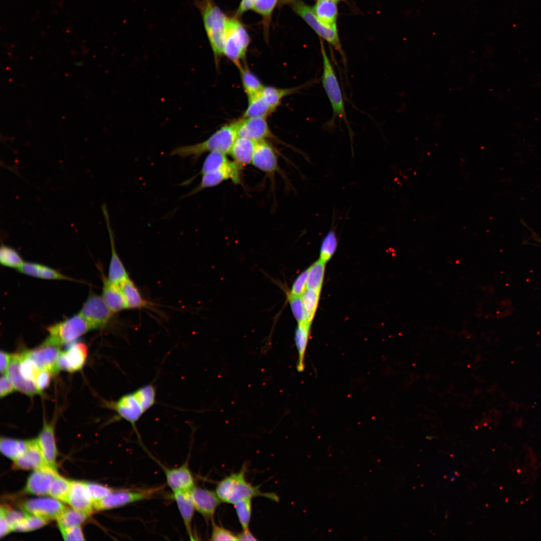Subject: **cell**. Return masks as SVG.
Returning <instances> with one entry per match:
<instances>
[{"label":"cell","instance_id":"22","mask_svg":"<svg viewBox=\"0 0 541 541\" xmlns=\"http://www.w3.org/2000/svg\"><path fill=\"white\" fill-rule=\"evenodd\" d=\"M20 354H13L11 362L5 373L16 390L28 396L41 393L34 381L25 379L19 370Z\"/></svg>","mask_w":541,"mask_h":541},{"label":"cell","instance_id":"40","mask_svg":"<svg viewBox=\"0 0 541 541\" xmlns=\"http://www.w3.org/2000/svg\"><path fill=\"white\" fill-rule=\"evenodd\" d=\"M227 154L219 151H214L208 154L205 158L199 174L201 175L214 171L229 161Z\"/></svg>","mask_w":541,"mask_h":541},{"label":"cell","instance_id":"29","mask_svg":"<svg viewBox=\"0 0 541 541\" xmlns=\"http://www.w3.org/2000/svg\"><path fill=\"white\" fill-rule=\"evenodd\" d=\"M26 275L45 280H73L56 269L45 265L32 262H24L18 269Z\"/></svg>","mask_w":541,"mask_h":541},{"label":"cell","instance_id":"26","mask_svg":"<svg viewBox=\"0 0 541 541\" xmlns=\"http://www.w3.org/2000/svg\"><path fill=\"white\" fill-rule=\"evenodd\" d=\"M190 491L173 493V498L176 502L187 532L190 539H193L192 524L195 508Z\"/></svg>","mask_w":541,"mask_h":541},{"label":"cell","instance_id":"58","mask_svg":"<svg viewBox=\"0 0 541 541\" xmlns=\"http://www.w3.org/2000/svg\"><path fill=\"white\" fill-rule=\"evenodd\" d=\"M334 1V2H335L337 3V2H339V1H340L341 0H317V1Z\"/></svg>","mask_w":541,"mask_h":541},{"label":"cell","instance_id":"44","mask_svg":"<svg viewBox=\"0 0 541 541\" xmlns=\"http://www.w3.org/2000/svg\"><path fill=\"white\" fill-rule=\"evenodd\" d=\"M234 506L243 530L248 529L251 514V498L241 500L234 504Z\"/></svg>","mask_w":541,"mask_h":541},{"label":"cell","instance_id":"25","mask_svg":"<svg viewBox=\"0 0 541 541\" xmlns=\"http://www.w3.org/2000/svg\"><path fill=\"white\" fill-rule=\"evenodd\" d=\"M102 280V297L111 311L115 314L127 309L125 297L120 286L113 283L105 276H103Z\"/></svg>","mask_w":541,"mask_h":541},{"label":"cell","instance_id":"2","mask_svg":"<svg viewBox=\"0 0 541 541\" xmlns=\"http://www.w3.org/2000/svg\"><path fill=\"white\" fill-rule=\"evenodd\" d=\"M237 137V121H235L223 125L202 142L174 148L169 155L182 158L189 157L193 162H196L202 154L206 152L219 151L228 154Z\"/></svg>","mask_w":541,"mask_h":541},{"label":"cell","instance_id":"52","mask_svg":"<svg viewBox=\"0 0 541 541\" xmlns=\"http://www.w3.org/2000/svg\"><path fill=\"white\" fill-rule=\"evenodd\" d=\"M65 540H84L85 539L80 525L60 528Z\"/></svg>","mask_w":541,"mask_h":541},{"label":"cell","instance_id":"43","mask_svg":"<svg viewBox=\"0 0 541 541\" xmlns=\"http://www.w3.org/2000/svg\"><path fill=\"white\" fill-rule=\"evenodd\" d=\"M278 0H256L252 9L263 19L265 33L268 31L273 12Z\"/></svg>","mask_w":541,"mask_h":541},{"label":"cell","instance_id":"18","mask_svg":"<svg viewBox=\"0 0 541 541\" xmlns=\"http://www.w3.org/2000/svg\"><path fill=\"white\" fill-rule=\"evenodd\" d=\"M39 369L48 370L54 374L59 372L57 361L61 352L59 347L43 343L36 349L24 352Z\"/></svg>","mask_w":541,"mask_h":541},{"label":"cell","instance_id":"50","mask_svg":"<svg viewBox=\"0 0 541 541\" xmlns=\"http://www.w3.org/2000/svg\"><path fill=\"white\" fill-rule=\"evenodd\" d=\"M309 268L303 272L294 282L290 292L292 295L302 296L307 289Z\"/></svg>","mask_w":541,"mask_h":541},{"label":"cell","instance_id":"12","mask_svg":"<svg viewBox=\"0 0 541 541\" xmlns=\"http://www.w3.org/2000/svg\"><path fill=\"white\" fill-rule=\"evenodd\" d=\"M22 507L30 514L42 517L48 520L57 519L66 509L59 500L54 497L30 499L22 503Z\"/></svg>","mask_w":541,"mask_h":541},{"label":"cell","instance_id":"28","mask_svg":"<svg viewBox=\"0 0 541 541\" xmlns=\"http://www.w3.org/2000/svg\"><path fill=\"white\" fill-rule=\"evenodd\" d=\"M313 80L306 83L291 88H278L272 86H264L260 92V96L274 112L280 105L282 99L286 96L299 92L300 90L309 86L314 83Z\"/></svg>","mask_w":541,"mask_h":541},{"label":"cell","instance_id":"21","mask_svg":"<svg viewBox=\"0 0 541 541\" xmlns=\"http://www.w3.org/2000/svg\"><path fill=\"white\" fill-rule=\"evenodd\" d=\"M17 469H36L46 464L37 439L28 441L26 450L14 460Z\"/></svg>","mask_w":541,"mask_h":541},{"label":"cell","instance_id":"46","mask_svg":"<svg viewBox=\"0 0 541 541\" xmlns=\"http://www.w3.org/2000/svg\"><path fill=\"white\" fill-rule=\"evenodd\" d=\"M288 299L293 314L298 323L302 322L309 323L307 321V314L302 296H295L289 293L288 294Z\"/></svg>","mask_w":541,"mask_h":541},{"label":"cell","instance_id":"13","mask_svg":"<svg viewBox=\"0 0 541 541\" xmlns=\"http://www.w3.org/2000/svg\"><path fill=\"white\" fill-rule=\"evenodd\" d=\"M110 238L111 255L108 268V279L117 285H121L129 278L128 272L121 260L115 248L114 236L111 226L109 215L106 204L101 206Z\"/></svg>","mask_w":541,"mask_h":541},{"label":"cell","instance_id":"34","mask_svg":"<svg viewBox=\"0 0 541 541\" xmlns=\"http://www.w3.org/2000/svg\"><path fill=\"white\" fill-rule=\"evenodd\" d=\"M248 106L243 118L264 117L273 112L260 96V93L248 98Z\"/></svg>","mask_w":541,"mask_h":541},{"label":"cell","instance_id":"3","mask_svg":"<svg viewBox=\"0 0 541 541\" xmlns=\"http://www.w3.org/2000/svg\"><path fill=\"white\" fill-rule=\"evenodd\" d=\"M195 4L201 13L215 65L218 67L224 55L228 18L213 0H197Z\"/></svg>","mask_w":541,"mask_h":541},{"label":"cell","instance_id":"27","mask_svg":"<svg viewBox=\"0 0 541 541\" xmlns=\"http://www.w3.org/2000/svg\"><path fill=\"white\" fill-rule=\"evenodd\" d=\"M256 142L246 137L238 136L229 154L233 160L243 168L251 164Z\"/></svg>","mask_w":541,"mask_h":541},{"label":"cell","instance_id":"11","mask_svg":"<svg viewBox=\"0 0 541 541\" xmlns=\"http://www.w3.org/2000/svg\"><path fill=\"white\" fill-rule=\"evenodd\" d=\"M79 314L90 324L93 329L105 327L114 315L102 296L95 294L88 297Z\"/></svg>","mask_w":541,"mask_h":541},{"label":"cell","instance_id":"51","mask_svg":"<svg viewBox=\"0 0 541 541\" xmlns=\"http://www.w3.org/2000/svg\"><path fill=\"white\" fill-rule=\"evenodd\" d=\"M53 374L48 370L39 369L36 375L35 383L41 393L49 385Z\"/></svg>","mask_w":541,"mask_h":541},{"label":"cell","instance_id":"8","mask_svg":"<svg viewBox=\"0 0 541 541\" xmlns=\"http://www.w3.org/2000/svg\"><path fill=\"white\" fill-rule=\"evenodd\" d=\"M161 489V486H158L144 489L114 490L106 497L94 502L93 508L97 510H104L122 507L150 499Z\"/></svg>","mask_w":541,"mask_h":541},{"label":"cell","instance_id":"38","mask_svg":"<svg viewBox=\"0 0 541 541\" xmlns=\"http://www.w3.org/2000/svg\"><path fill=\"white\" fill-rule=\"evenodd\" d=\"M325 263L319 259L308 268L307 289L321 290L324 278Z\"/></svg>","mask_w":541,"mask_h":541},{"label":"cell","instance_id":"45","mask_svg":"<svg viewBox=\"0 0 541 541\" xmlns=\"http://www.w3.org/2000/svg\"><path fill=\"white\" fill-rule=\"evenodd\" d=\"M48 520L36 515L29 514L26 517L17 523L13 530L28 531L39 528L46 524Z\"/></svg>","mask_w":541,"mask_h":541},{"label":"cell","instance_id":"10","mask_svg":"<svg viewBox=\"0 0 541 541\" xmlns=\"http://www.w3.org/2000/svg\"><path fill=\"white\" fill-rule=\"evenodd\" d=\"M242 168L233 160H229L220 168L202 175L199 184L183 198L196 194L203 189L216 186L229 179L233 183L239 184L241 181V173Z\"/></svg>","mask_w":541,"mask_h":541},{"label":"cell","instance_id":"9","mask_svg":"<svg viewBox=\"0 0 541 541\" xmlns=\"http://www.w3.org/2000/svg\"><path fill=\"white\" fill-rule=\"evenodd\" d=\"M293 9L322 38L331 44L341 56L344 65L346 66V57L340 42L337 28H329L321 22L315 16L313 9L302 1L295 2Z\"/></svg>","mask_w":541,"mask_h":541},{"label":"cell","instance_id":"48","mask_svg":"<svg viewBox=\"0 0 541 541\" xmlns=\"http://www.w3.org/2000/svg\"><path fill=\"white\" fill-rule=\"evenodd\" d=\"M14 509L10 508L5 506L1 507V515L4 516L13 527L19 522L26 517L29 513Z\"/></svg>","mask_w":541,"mask_h":541},{"label":"cell","instance_id":"54","mask_svg":"<svg viewBox=\"0 0 541 541\" xmlns=\"http://www.w3.org/2000/svg\"><path fill=\"white\" fill-rule=\"evenodd\" d=\"M13 358V354L5 351L0 353V371L2 374H5Z\"/></svg>","mask_w":541,"mask_h":541},{"label":"cell","instance_id":"23","mask_svg":"<svg viewBox=\"0 0 541 541\" xmlns=\"http://www.w3.org/2000/svg\"><path fill=\"white\" fill-rule=\"evenodd\" d=\"M47 465L56 468L57 450L55 439L54 427L51 423L45 421L42 430L37 438Z\"/></svg>","mask_w":541,"mask_h":541},{"label":"cell","instance_id":"37","mask_svg":"<svg viewBox=\"0 0 541 541\" xmlns=\"http://www.w3.org/2000/svg\"><path fill=\"white\" fill-rule=\"evenodd\" d=\"M72 481L57 474L51 484L49 494L53 497L67 502Z\"/></svg>","mask_w":541,"mask_h":541},{"label":"cell","instance_id":"17","mask_svg":"<svg viewBox=\"0 0 541 541\" xmlns=\"http://www.w3.org/2000/svg\"><path fill=\"white\" fill-rule=\"evenodd\" d=\"M237 133L255 141L273 138V134L264 117L243 118L237 121Z\"/></svg>","mask_w":541,"mask_h":541},{"label":"cell","instance_id":"59","mask_svg":"<svg viewBox=\"0 0 541 541\" xmlns=\"http://www.w3.org/2000/svg\"><path fill=\"white\" fill-rule=\"evenodd\" d=\"M293 1H294V0H287V2Z\"/></svg>","mask_w":541,"mask_h":541},{"label":"cell","instance_id":"4","mask_svg":"<svg viewBox=\"0 0 541 541\" xmlns=\"http://www.w3.org/2000/svg\"><path fill=\"white\" fill-rule=\"evenodd\" d=\"M245 473L243 468L239 472L225 477L217 484L215 492L222 502L234 504L241 500L257 496L279 500L278 496L274 493L261 492L259 486H253L247 481Z\"/></svg>","mask_w":541,"mask_h":541},{"label":"cell","instance_id":"1","mask_svg":"<svg viewBox=\"0 0 541 541\" xmlns=\"http://www.w3.org/2000/svg\"><path fill=\"white\" fill-rule=\"evenodd\" d=\"M156 401L155 387L152 384H147L121 396L115 401L108 402L107 405L117 413L119 419L129 422L139 436L136 424Z\"/></svg>","mask_w":541,"mask_h":541},{"label":"cell","instance_id":"35","mask_svg":"<svg viewBox=\"0 0 541 541\" xmlns=\"http://www.w3.org/2000/svg\"><path fill=\"white\" fill-rule=\"evenodd\" d=\"M28 441L17 440L2 437L0 441V450L6 457L15 460L26 450Z\"/></svg>","mask_w":541,"mask_h":541},{"label":"cell","instance_id":"6","mask_svg":"<svg viewBox=\"0 0 541 541\" xmlns=\"http://www.w3.org/2000/svg\"><path fill=\"white\" fill-rule=\"evenodd\" d=\"M225 32L224 55L239 69L249 44V35L236 17L228 18Z\"/></svg>","mask_w":541,"mask_h":541},{"label":"cell","instance_id":"19","mask_svg":"<svg viewBox=\"0 0 541 541\" xmlns=\"http://www.w3.org/2000/svg\"><path fill=\"white\" fill-rule=\"evenodd\" d=\"M57 474L56 468L47 464L35 469L28 479L25 492L39 495L49 494L51 484Z\"/></svg>","mask_w":541,"mask_h":541},{"label":"cell","instance_id":"53","mask_svg":"<svg viewBox=\"0 0 541 541\" xmlns=\"http://www.w3.org/2000/svg\"><path fill=\"white\" fill-rule=\"evenodd\" d=\"M16 389L6 374L2 375L0 379V397H4L13 393Z\"/></svg>","mask_w":541,"mask_h":541},{"label":"cell","instance_id":"41","mask_svg":"<svg viewBox=\"0 0 541 541\" xmlns=\"http://www.w3.org/2000/svg\"><path fill=\"white\" fill-rule=\"evenodd\" d=\"M320 292L321 290L307 289L302 296L307 314V321L310 323H312L317 310Z\"/></svg>","mask_w":541,"mask_h":541},{"label":"cell","instance_id":"15","mask_svg":"<svg viewBox=\"0 0 541 541\" xmlns=\"http://www.w3.org/2000/svg\"><path fill=\"white\" fill-rule=\"evenodd\" d=\"M251 164L270 176L280 169L277 153L272 145L265 140L257 141Z\"/></svg>","mask_w":541,"mask_h":541},{"label":"cell","instance_id":"31","mask_svg":"<svg viewBox=\"0 0 541 541\" xmlns=\"http://www.w3.org/2000/svg\"><path fill=\"white\" fill-rule=\"evenodd\" d=\"M337 3L332 1H317L313 9L318 19L328 27L337 28Z\"/></svg>","mask_w":541,"mask_h":541},{"label":"cell","instance_id":"60","mask_svg":"<svg viewBox=\"0 0 541 541\" xmlns=\"http://www.w3.org/2000/svg\"><path fill=\"white\" fill-rule=\"evenodd\" d=\"M283 1H287V0H283Z\"/></svg>","mask_w":541,"mask_h":541},{"label":"cell","instance_id":"24","mask_svg":"<svg viewBox=\"0 0 541 541\" xmlns=\"http://www.w3.org/2000/svg\"><path fill=\"white\" fill-rule=\"evenodd\" d=\"M68 503L73 508L88 514L92 512L93 501L85 482L72 481Z\"/></svg>","mask_w":541,"mask_h":541},{"label":"cell","instance_id":"30","mask_svg":"<svg viewBox=\"0 0 541 541\" xmlns=\"http://www.w3.org/2000/svg\"><path fill=\"white\" fill-rule=\"evenodd\" d=\"M126 300L127 309L149 308L152 304L145 300L133 281L129 278L120 285Z\"/></svg>","mask_w":541,"mask_h":541},{"label":"cell","instance_id":"7","mask_svg":"<svg viewBox=\"0 0 541 541\" xmlns=\"http://www.w3.org/2000/svg\"><path fill=\"white\" fill-rule=\"evenodd\" d=\"M92 329L90 324L79 313L49 326L47 328L49 336L44 343L59 347L77 340Z\"/></svg>","mask_w":541,"mask_h":541},{"label":"cell","instance_id":"39","mask_svg":"<svg viewBox=\"0 0 541 541\" xmlns=\"http://www.w3.org/2000/svg\"><path fill=\"white\" fill-rule=\"evenodd\" d=\"M338 246L335 230L330 229L324 237L321 244L320 259L326 263L334 254Z\"/></svg>","mask_w":541,"mask_h":541},{"label":"cell","instance_id":"49","mask_svg":"<svg viewBox=\"0 0 541 541\" xmlns=\"http://www.w3.org/2000/svg\"><path fill=\"white\" fill-rule=\"evenodd\" d=\"M210 539L211 540H238L237 535L214 523L212 524Z\"/></svg>","mask_w":541,"mask_h":541},{"label":"cell","instance_id":"47","mask_svg":"<svg viewBox=\"0 0 541 541\" xmlns=\"http://www.w3.org/2000/svg\"><path fill=\"white\" fill-rule=\"evenodd\" d=\"M85 483L93 502L103 498L114 490L108 486L97 483Z\"/></svg>","mask_w":541,"mask_h":541},{"label":"cell","instance_id":"16","mask_svg":"<svg viewBox=\"0 0 541 541\" xmlns=\"http://www.w3.org/2000/svg\"><path fill=\"white\" fill-rule=\"evenodd\" d=\"M167 484L173 493L190 491L195 487L194 480L187 460L179 466L164 467Z\"/></svg>","mask_w":541,"mask_h":541},{"label":"cell","instance_id":"20","mask_svg":"<svg viewBox=\"0 0 541 541\" xmlns=\"http://www.w3.org/2000/svg\"><path fill=\"white\" fill-rule=\"evenodd\" d=\"M190 492L195 510L206 520L212 519L221 502L216 492L195 486Z\"/></svg>","mask_w":541,"mask_h":541},{"label":"cell","instance_id":"42","mask_svg":"<svg viewBox=\"0 0 541 541\" xmlns=\"http://www.w3.org/2000/svg\"><path fill=\"white\" fill-rule=\"evenodd\" d=\"M0 262L5 266L19 269L24 261L15 249L3 244L0 249Z\"/></svg>","mask_w":541,"mask_h":541},{"label":"cell","instance_id":"55","mask_svg":"<svg viewBox=\"0 0 541 541\" xmlns=\"http://www.w3.org/2000/svg\"><path fill=\"white\" fill-rule=\"evenodd\" d=\"M256 0H241L235 17L241 16L247 11L253 8Z\"/></svg>","mask_w":541,"mask_h":541},{"label":"cell","instance_id":"14","mask_svg":"<svg viewBox=\"0 0 541 541\" xmlns=\"http://www.w3.org/2000/svg\"><path fill=\"white\" fill-rule=\"evenodd\" d=\"M88 354L87 346L82 342H75L64 351L61 352L57 361L59 370L73 373L84 366Z\"/></svg>","mask_w":541,"mask_h":541},{"label":"cell","instance_id":"32","mask_svg":"<svg viewBox=\"0 0 541 541\" xmlns=\"http://www.w3.org/2000/svg\"><path fill=\"white\" fill-rule=\"evenodd\" d=\"M311 323L302 322L298 323L295 332V343L298 353L297 369L299 372H303L305 369V357L310 333Z\"/></svg>","mask_w":541,"mask_h":541},{"label":"cell","instance_id":"36","mask_svg":"<svg viewBox=\"0 0 541 541\" xmlns=\"http://www.w3.org/2000/svg\"><path fill=\"white\" fill-rule=\"evenodd\" d=\"M89 514L74 508H66L57 518L59 528H68L81 524Z\"/></svg>","mask_w":541,"mask_h":541},{"label":"cell","instance_id":"33","mask_svg":"<svg viewBox=\"0 0 541 541\" xmlns=\"http://www.w3.org/2000/svg\"><path fill=\"white\" fill-rule=\"evenodd\" d=\"M239 70L242 86L248 98L259 94L264 86L258 77L246 66H242Z\"/></svg>","mask_w":541,"mask_h":541},{"label":"cell","instance_id":"57","mask_svg":"<svg viewBox=\"0 0 541 541\" xmlns=\"http://www.w3.org/2000/svg\"><path fill=\"white\" fill-rule=\"evenodd\" d=\"M238 540H256V538L249 531V529L243 530L242 532L237 535Z\"/></svg>","mask_w":541,"mask_h":541},{"label":"cell","instance_id":"56","mask_svg":"<svg viewBox=\"0 0 541 541\" xmlns=\"http://www.w3.org/2000/svg\"><path fill=\"white\" fill-rule=\"evenodd\" d=\"M0 525V536L1 537L5 536L11 530H12V528L9 522L7 521L6 518L2 515H1Z\"/></svg>","mask_w":541,"mask_h":541},{"label":"cell","instance_id":"5","mask_svg":"<svg viewBox=\"0 0 541 541\" xmlns=\"http://www.w3.org/2000/svg\"><path fill=\"white\" fill-rule=\"evenodd\" d=\"M321 49L323 60L321 82L333 110V116L328 121V125L333 126L336 119L343 120L349 130L351 139L353 132L347 117L341 87L334 67L326 53L322 42L321 43Z\"/></svg>","mask_w":541,"mask_h":541}]
</instances>
